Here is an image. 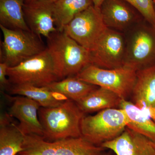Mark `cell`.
I'll return each mask as SVG.
<instances>
[{"instance_id": "obj_1", "label": "cell", "mask_w": 155, "mask_h": 155, "mask_svg": "<svg viewBox=\"0 0 155 155\" xmlns=\"http://www.w3.org/2000/svg\"><path fill=\"white\" fill-rule=\"evenodd\" d=\"M85 116L76 103L70 99L57 107H40L38 116L43 129V137L53 141L82 137L81 124Z\"/></svg>"}, {"instance_id": "obj_2", "label": "cell", "mask_w": 155, "mask_h": 155, "mask_svg": "<svg viewBox=\"0 0 155 155\" xmlns=\"http://www.w3.org/2000/svg\"><path fill=\"white\" fill-rule=\"evenodd\" d=\"M47 39V48L54 58L60 80L76 76L91 64L89 50L64 31H58Z\"/></svg>"}, {"instance_id": "obj_3", "label": "cell", "mask_w": 155, "mask_h": 155, "mask_svg": "<svg viewBox=\"0 0 155 155\" xmlns=\"http://www.w3.org/2000/svg\"><path fill=\"white\" fill-rule=\"evenodd\" d=\"M124 67L136 71L155 65V27L142 19L127 31Z\"/></svg>"}, {"instance_id": "obj_4", "label": "cell", "mask_w": 155, "mask_h": 155, "mask_svg": "<svg viewBox=\"0 0 155 155\" xmlns=\"http://www.w3.org/2000/svg\"><path fill=\"white\" fill-rule=\"evenodd\" d=\"M128 122L123 109H106L95 115L83 117L81 124V136L93 144L101 146L121 135Z\"/></svg>"}, {"instance_id": "obj_5", "label": "cell", "mask_w": 155, "mask_h": 155, "mask_svg": "<svg viewBox=\"0 0 155 155\" xmlns=\"http://www.w3.org/2000/svg\"><path fill=\"white\" fill-rule=\"evenodd\" d=\"M12 85L30 84L44 87L60 80L54 61L48 48L38 54L7 69Z\"/></svg>"}, {"instance_id": "obj_6", "label": "cell", "mask_w": 155, "mask_h": 155, "mask_svg": "<svg viewBox=\"0 0 155 155\" xmlns=\"http://www.w3.org/2000/svg\"><path fill=\"white\" fill-rule=\"evenodd\" d=\"M105 149L82 137L50 141L36 134L25 135L21 155H101Z\"/></svg>"}, {"instance_id": "obj_7", "label": "cell", "mask_w": 155, "mask_h": 155, "mask_svg": "<svg viewBox=\"0 0 155 155\" xmlns=\"http://www.w3.org/2000/svg\"><path fill=\"white\" fill-rule=\"evenodd\" d=\"M0 28L4 37L1 62L9 67L17 66L46 49L41 38L31 31L9 29L1 25Z\"/></svg>"}, {"instance_id": "obj_8", "label": "cell", "mask_w": 155, "mask_h": 155, "mask_svg": "<svg viewBox=\"0 0 155 155\" xmlns=\"http://www.w3.org/2000/svg\"><path fill=\"white\" fill-rule=\"evenodd\" d=\"M75 77L87 83L114 92L123 99L127 100L131 95L135 84L137 71L125 67L106 69L90 64Z\"/></svg>"}, {"instance_id": "obj_9", "label": "cell", "mask_w": 155, "mask_h": 155, "mask_svg": "<svg viewBox=\"0 0 155 155\" xmlns=\"http://www.w3.org/2000/svg\"><path fill=\"white\" fill-rule=\"evenodd\" d=\"M125 34L107 28L89 50L91 64L106 69L124 66Z\"/></svg>"}, {"instance_id": "obj_10", "label": "cell", "mask_w": 155, "mask_h": 155, "mask_svg": "<svg viewBox=\"0 0 155 155\" xmlns=\"http://www.w3.org/2000/svg\"><path fill=\"white\" fill-rule=\"evenodd\" d=\"M107 28L100 9L93 5L75 16L63 31L90 50Z\"/></svg>"}, {"instance_id": "obj_11", "label": "cell", "mask_w": 155, "mask_h": 155, "mask_svg": "<svg viewBox=\"0 0 155 155\" xmlns=\"http://www.w3.org/2000/svg\"><path fill=\"white\" fill-rule=\"evenodd\" d=\"M100 11L107 28L123 33L144 19L136 9L125 0H104Z\"/></svg>"}, {"instance_id": "obj_12", "label": "cell", "mask_w": 155, "mask_h": 155, "mask_svg": "<svg viewBox=\"0 0 155 155\" xmlns=\"http://www.w3.org/2000/svg\"><path fill=\"white\" fill-rule=\"evenodd\" d=\"M11 103L8 114L19 121L18 125L25 135L36 134L43 137L44 131L39 120V104L22 96H10L5 94Z\"/></svg>"}, {"instance_id": "obj_13", "label": "cell", "mask_w": 155, "mask_h": 155, "mask_svg": "<svg viewBox=\"0 0 155 155\" xmlns=\"http://www.w3.org/2000/svg\"><path fill=\"white\" fill-rule=\"evenodd\" d=\"M52 0H36L24 3L23 12L31 31L39 37L48 38L58 31L55 24Z\"/></svg>"}, {"instance_id": "obj_14", "label": "cell", "mask_w": 155, "mask_h": 155, "mask_svg": "<svg viewBox=\"0 0 155 155\" xmlns=\"http://www.w3.org/2000/svg\"><path fill=\"white\" fill-rule=\"evenodd\" d=\"M101 146L116 155H155V142L127 126L119 136Z\"/></svg>"}, {"instance_id": "obj_15", "label": "cell", "mask_w": 155, "mask_h": 155, "mask_svg": "<svg viewBox=\"0 0 155 155\" xmlns=\"http://www.w3.org/2000/svg\"><path fill=\"white\" fill-rule=\"evenodd\" d=\"M13 117L5 113L0 117V155H16L23 150L25 134Z\"/></svg>"}, {"instance_id": "obj_16", "label": "cell", "mask_w": 155, "mask_h": 155, "mask_svg": "<svg viewBox=\"0 0 155 155\" xmlns=\"http://www.w3.org/2000/svg\"><path fill=\"white\" fill-rule=\"evenodd\" d=\"M130 97V101L138 107H155V65L137 71L136 80Z\"/></svg>"}, {"instance_id": "obj_17", "label": "cell", "mask_w": 155, "mask_h": 155, "mask_svg": "<svg viewBox=\"0 0 155 155\" xmlns=\"http://www.w3.org/2000/svg\"><path fill=\"white\" fill-rule=\"evenodd\" d=\"M122 100L114 92L98 87L83 99L75 103L86 115L106 109L120 108Z\"/></svg>"}, {"instance_id": "obj_18", "label": "cell", "mask_w": 155, "mask_h": 155, "mask_svg": "<svg viewBox=\"0 0 155 155\" xmlns=\"http://www.w3.org/2000/svg\"><path fill=\"white\" fill-rule=\"evenodd\" d=\"M8 92L11 94L22 96L31 99L43 107H57L69 99L64 95L51 91L45 87H40L30 84L12 85Z\"/></svg>"}, {"instance_id": "obj_19", "label": "cell", "mask_w": 155, "mask_h": 155, "mask_svg": "<svg viewBox=\"0 0 155 155\" xmlns=\"http://www.w3.org/2000/svg\"><path fill=\"white\" fill-rule=\"evenodd\" d=\"M120 108L123 109L127 115V127L155 142V122L149 116L127 100H122Z\"/></svg>"}, {"instance_id": "obj_20", "label": "cell", "mask_w": 155, "mask_h": 155, "mask_svg": "<svg viewBox=\"0 0 155 155\" xmlns=\"http://www.w3.org/2000/svg\"><path fill=\"white\" fill-rule=\"evenodd\" d=\"M93 5L92 0H54L53 13L58 31H63L75 16Z\"/></svg>"}, {"instance_id": "obj_21", "label": "cell", "mask_w": 155, "mask_h": 155, "mask_svg": "<svg viewBox=\"0 0 155 155\" xmlns=\"http://www.w3.org/2000/svg\"><path fill=\"white\" fill-rule=\"evenodd\" d=\"M25 0H0V25L11 29L31 31L25 21Z\"/></svg>"}, {"instance_id": "obj_22", "label": "cell", "mask_w": 155, "mask_h": 155, "mask_svg": "<svg viewBox=\"0 0 155 155\" xmlns=\"http://www.w3.org/2000/svg\"><path fill=\"white\" fill-rule=\"evenodd\" d=\"M45 87L51 91L62 94L69 99L77 102L86 96L98 86L73 76L54 81Z\"/></svg>"}, {"instance_id": "obj_23", "label": "cell", "mask_w": 155, "mask_h": 155, "mask_svg": "<svg viewBox=\"0 0 155 155\" xmlns=\"http://www.w3.org/2000/svg\"><path fill=\"white\" fill-rule=\"evenodd\" d=\"M141 14L143 19L155 27L153 0H125Z\"/></svg>"}, {"instance_id": "obj_24", "label": "cell", "mask_w": 155, "mask_h": 155, "mask_svg": "<svg viewBox=\"0 0 155 155\" xmlns=\"http://www.w3.org/2000/svg\"><path fill=\"white\" fill-rule=\"evenodd\" d=\"M8 67L5 62L0 63V88L3 92L8 91L12 85L7 75V69Z\"/></svg>"}, {"instance_id": "obj_25", "label": "cell", "mask_w": 155, "mask_h": 155, "mask_svg": "<svg viewBox=\"0 0 155 155\" xmlns=\"http://www.w3.org/2000/svg\"><path fill=\"white\" fill-rule=\"evenodd\" d=\"M149 116L150 119L155 122V106H144L140 108Z\"/></svg>"}, {"instance_id": "obj_26", "label": "cell", "mask_w": 155, "mask_h": 155, "mask_svg": "<svg viewBox=\"0 0 155 155\" xmlns=\"http://www.w3.org/2000/svg\"><path fill=\"white\" fill-rule=\"evenodd\" d=\"M92 1L95 8L100 9L101 6L104 0H92Z\"/></svg>"}, {"instance_id": "obj_27", "label": "cell", "mask_w": 155, "mask_h": 155, "mask_svg": "<svg viewBox=\"0 0 155 155\" xmlns=\"http://www.w3.org/2000/svg\"><path fill=\"white\" fill-rule=\"evenodd\" d=\"M101 155H116V154L111 150H110V151H106L105 150L103 152Z\"/></svg>"}, {"instance_id": "obj_28", "label": "cell", "mask_w": 155, "mask_h": 155, "mask_svg": "<svg viewBox=\"0 0 155 155\" xmlns=\"http://www.w3.org/2000/svg\"><path fill=\"white\" fill-rule=\"evenodd\" d=\"M36 1V0H25V3L28 2H32V1ZM54 1V0H52Z\"/></svg>"}, {"instance_id": "obj_29", "label": "cell", "mask_w": 155, "mask_h": 155, "mask_svg": "<svg viewBox=\"0 0 155 155\" xmlns=\"http://www.w3.org/2000/svg\"><path fill=\"white\" fill-rule=\"evenodd\" d=\"M154 6V8L155 10V0H153Z\"/></svg>"}, {"instance_id": "obj_30", "label": "cell", "mask_w": 155, "mask_h": 155, "mask_svg": "<svg viewBox=\"0 0 155 155\" xmlns=\"http://www.w3.org/2000/svg\"><path fill=\"white\" fill-rule=\"evenodd\" d=\"M16 155H21L20 154H19V153H18V154H17Z\"/></svg>"}]
</instances>
